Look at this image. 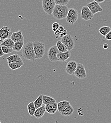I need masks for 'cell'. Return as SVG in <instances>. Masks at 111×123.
Wrapping results in <instances>:
<instances>
[{"label":"cell","mask_w":111,"mask_h":123,"mask_svg":"<svg viewBox=\"0 0 111 123\" xmlns=\"http://www.w3.org/2000/svg\"><path fill=\"white\" fill-rule=\"evenodd\" d=\"M22 55L27 60L35 61L37 59L32 42L29 41L24 46L22 50Z\"/></svg>","instance_id":"obj_1"},{"label":"cell","mask_w":111,"mask_h":123,"mask_svg":"<svg viewBox=\"0 0 111 123\" xmlns=\"http://www.w3.org/2000/svg\"><path fill=\"white\" fill-rule=\"evenodd\" d=\"M69 10V9L66 5L56 4L52 12V15L57 19H63L66 18Z\"/></svg>","instance_id":"obj_2"},{"label":"cell","mask_w":111,"mask_h":123,"mask_svg":"<svg viewBox=\"0 0 111 123\" xmlns=\"http://www.w3.org/2000/svg\"><path fill=\"white\" fill-rule=\"evenodd\" d=\"M33 45L37 59L42 58L46 51L45 44L40 41H35L33 42Z\"/></svg>","instance_id":"obj_3"},{"label":"cell","mask_w":111,"mask_h":123,"mask_svg":"<svg viewBox=\"0 0 111 123\" xmlns=\"http://www.w3.org/2000/svg\"><path fill=\"white\" fill-rule=\"evenodd\" d=\"M56 3L54 0H42V7L45 12L49 15L52 14Z\"/></svg>","instance_id":"obj_4"},{"label":"cell","mask_w":111,"mask_h":123,"mask_svg":"<svg viewBox=\"0 0 111 123\" xmlns=\"http://www.w3.org/2000/svg\"><path fill=\"white\" fill-rule=\"evenodd\" d=\"M78 18V11L74 8L69 9L68 14L66 18V22L69 24H75Z\"/></svg>","instance_id":"obj_5"},{"label":"cell","mask_w":111,"mask_h":123,"mask_svg":"<svg viewBox=\"0 0 111 123\" xmlns=\"http://www.w3.org/2000/svg\"><path fill=\"white\" fill-rule=\"evenodd\" d=\"M61 41L68 51H70L75 47L74 40L73 37L70 35H67L64 36L62 38Z\"/></svg>","instance_id":"obj_6"},{"label":"cell","mask_w":111,"mask_h":123,"mask_svg":"<svg viewBox=\"0 0 111 123\" xmlns=\"http://www.w3.org/2000/svg\"><path fill=\"white\" fill-rule=\"evenodd\" d=\"M59 52L57 45L51 46L48 50V57L51 62H57L59 61L57 55Z\"/></svg>","instance_id":"obj_7"},{"label":"cell","mask_w":111,"mask_h":123,"mask_svg":"<svg viewBox=\"0 0 111 123\" xmlns=\"http://www.w3.org/2000/svg\"><path fill=\"white\" fill-rule=\"evenodd\" d=\"M94 14L87 6H83L81 10V18L85 21H88L93 18Z\"/></svg>","instance_id":"obj_8"},{"label":"cell","mask_w":111,"mask_h":123,"mask_svg":"<svg viewBox=\"0 0 111 123\" xmlns=\"http://www.w3.org/2000/svg\"><path fill=\"white\" fill-rule=\"evenodd\" d=\"M76 77L79 79H85L87 76L86 72L83 64L78 63L77 68L74 73Z\"/></svg>","instance_id":"obj_9"},{"label":"cell","mask_w":111,"mask_h":123,"mask_svg":"<svg viewBox=\"0 0 111 123\" xmlns=\"http://www.w3.org/2000/svg\"><path fill=\"white\" fill-rule=\"evenodd\" d=\"M92 12L95 14L96 13L103 12L104 11L103 9L101 7L99 3H97L95 1L88 3L86 5Z\"/></svg>","instance_id":"obj_10"},{"label":"cell","mask_w":111,"mask_h":123,"mask_svg":"<svg viewBox=\"0 0 111 123\" xmlns=\"http://www.w3.org/2000/svg\"><path fill=\"white\" fill-rule=\"evenodd\" d=\"M78 63L75 61H70L69 62L65 68V72L69 75L74 74V73L77 68Z\"/></svg>","instance_id":"obj_11"},{"label":"cell","mask_w":111,"mask_h":123,"mask_svg":"<svg viewBox=\"0 0 111 123\" xmlns=\"http://www.w3.org/2000/svg\"><path fill=\"white\" fill-rule=\"evenodd\" d=\"M11 34V31L10 28L7 26H4L0 29V37L1 38V42L3 40L9 38Z\"/></svg>","instance_id":"obj_12"},{"label":"cell","mask_w":111,"mask_h":123,"mask_svg":"<svg viewBox=\"0 0 111 123\" xmlns=\"http://www.w3.org/2000/svg\"><path fill=\"white\" fill-rule=\"evenodd\" d=\"M46 112L49 114H55L58 111V103L56 102H52L45 105Z\"/></svg>","instance_id":"obj_13"},{"label":"cell","mask_w":111,"mask_h":123,"mask_svg":"<svg viewBox=\"0 0 111 123\" xmlns=\"http://www.w3.org/2000/svg\"><path fill=\"white\" fill-rule=\"evenodd\" d=\"M6 59L7 60L8 63L13 62H16L22 64V65H23L24 64V62L22 61L21 58L18 54L13 55L9 57H7L6 58Z\"/></svg>","instance_id":"obj_14"},{"label":"cell","mask_w":111,"mask_h":123,"mask_svg":"<svg viewBox=\"0 0 111 123\" xmlns=\"http://www.w3.org/2000/svg\"><path fill=\"white\" fill-rule=\"evenodd\" d=\"M10 38L15 43L18 41H24V37L21 31H18L15 32L11 34Z\"/></svg>","instance_id":"obj_15"},{"label":"cell","mask_w":111,"mask_h":123,"mask_svg":"<svg viewBox=\"0 0 111 123\" xmlns=\"http://www.w3.org/2000/svg\"><path fill=\"white\" fill-rule=\"evenodd\" d=\"M71 56V53L70 51H67L65 52H59L58 54L57 57L59 61L61 62H65L69 59Z\"/></svg>","instance_id":"obj_16"},{"label":"cell","mask_w":111,"mask_h":123,"mask_svg":"<svg viewBox=\"0 0 111 123\" xmlns=\"http://www.w3.org/2000/svg\"><path fill=\"white\" fill-rule=\"evenodd\" d=\"M46 112V110L45 109V106H42L41 107L36 109L34 116L36 118L39 119L43 117Z\"/></svg>","instance_id":"obj_17"},{"label":"cell","mask_w":111,"mask_h":123,"mask_svg":"<svg viewBox=\"0 0 111 123\" xmlns=\"http://www.w3.org/2000/svg\"><path fill=\"white\" fill-rule=\"evenodd\" d=\"M70 105V102L66 100H63L58 103V110L59 113L62 112L64 110Z\"/></svg>","instance_id":"obj_18"},{"label":"cell","mask_w":111,"mask_h":123,"mask_svg":"<svg viewBox=\"0 0 111 123\" xmlns=\"http://www.w3.org/2000/svg\"><path fill=\"white\" fill-rule=\"evenodd\" d=\"M74 111V109L72 107V106L70 105L68 107L65 108L62 112L60 113L61 115L65 116V117H68L69 116H71L73 114V112Z\"/></svg>","instance_id":"obj_19"},{"label":"cell","mask_w":111,"mask_h":123,"mask_svg":"<svg viewBox=\"0 0 111 123\" xmlns=\"http://www.w3.org/2000/svg\"><path fill=\"white\" fill-rule=\"evenodd\" d=\"M24 46V41H18L15 43L13 48V51H15L16 52H20L23 48Z\"/></svg>","instance_id":"obj_20"},{"label":"cell","mask_w":111,"mask_h":123,"mask_svg":"<svg viewBox=\"0 0 111 123\" xmlns=\"http://www.w3.org/2000/svg\"><path fill=\"white\" fill-rule=\"evenodd\" d=\"M42 97L43 95L40 94L37 99L34 101V104L35 106L36 109L41 107L42 106L43 103V100H42Z\"/></svg>","instance_id":"obj_21"},{"label":"cell","mask_w":111,"mask_h":123,"mask_svg":"<svg viewBox=\"0 0 111 123\" xmlns=\"http://www.w3.org/2000/svg\"><path fill=\"white\" fill-rule=\"evenodd\" d=\"M15 44V42L11 38H8L2 41V42L0 44L1 46H7L11 47H13Z\"/></svg>","instance_id":"obj_22"},{"label":"cell","mask_w":111,"mask_h":123,"mask_svg":"<svg viewBox=\"0 0 111 123\" xmlns=\"http://www.w3.org/2000/svg\"><path fill=\"white\" fill-rule=\"evenodd\" d=\"M42 100H43V103L45 105L52 102H56V100L52 97L48 96L47 95H43L42 97Z\"/></svg>","instance_id":"obj_23"},{"label":"cell","mask_w":111,"mask_h":123,"mask_svg":"<svg viewBox=\"0 0 111 123\" xmlns=\"http://www.w3.org/2000/svg\"><path fill=\"white\" fill-rule=\"evenodd\" d=\"M27 108L30 115L31 116H33L36 109L34 104V101H32L31 102H30L28 105Z\"/></svg>","instance_id":"obj_24"},{"label":"cell","mask_w":111,"mask_h":123,"mask_svg":"<svg viewBox=\"0 0 111 123\" xmlns=\"http://www.w3.org/2000/svg\"><path fill=\"white\" fill-rule=\"evenodd\" d=\"M111 31V28L109 26H104L100 28L99 30V33L103 36H105Z\"/></svg>","instance_id":"obj_25"},{"label":"cell","mask_w":111,"mask_h":123,"mask_svg":"<svg viewBox=\"0 0 111 123\" xmlns=\"http://www.w3.org/2000/svg\"><path fill=\"white\" fill-rule=\"evenodd\" d=\"M9 67L12 70H15L16 69H19L22 66H23L22 64L16 62H13L9 63H8Z\"/></svg>","instance_id":"obj_26"},{"label":"cell","mask_w":111,"mask_h":123,"mask_svg":"<svg viewBox=\"0 0 111 123\" xmlns=\"http://www.w3.org/2000/svg\"><path fill=\"white\" fill-rule=\"evenodd\" d=\"M56 45L57 46L58 49L59 50V52H66V51H67L66 48L64 46V45L62 43L61 41H60V40L58 41V42H57V45Z\"/></svg>","instance_id":"obj_27"},{"label":"cell","mask_w":111,"mask_h":123,"mask_svg":"<svg viewBox=\"0 0 111 123\" xmlns=\"http://www.w3.org/2000/svg\"><path fill=\"white\" fill-rule=\"evenodd\" d=\"M2 51L4 54H9L13 51V47L7 46H1Z\"/></svg>","instance_id":"obj_28"},{"label":"cell","mask_w":111,"mask_h":123,"mask_svg":"<svg viewBox=\"0 0 111 123\" xmlns=\"http://www.w3.org/2000/svg\"><path fill=\"white\" fill-rule=\"evenodd\" d=\"M56 4L61 5H66L70 0H54Z\"/></svg>","instance_id":"obj_29"},{"label":"cell","mask_w":111,"mask_h":123,"mask_svg":"<svg viewBox=\"0 0 111 123\" xmlns=\"http://www.w3.org/2000/svg\"><path fill=\"white\" fill-rule=\"evenodd\" d=\"M59 26H60V25L58 22H54V23H53V24L52 25V31L55 32V31L59 30Z\"/></svg>","instance_id":"obj_30"},{"label":"cell","mask_w":111,"mask_h":123,"mask_svg":"<svg viewBox=\"0 0 111 123\" xmlns=\"http://www.w3.org/2000/svg\"><path fill=\"white\" fill-rule=\"evenodd\" d=\"M105 37L107 40H111V31L105 36Z\"/></svg>","instance_id":"obj_31"},{"label":"cell","mask_w":111,"mask_h":123,"mask_svg":"<svg viewBox=\"0 0 111 123\" xmlns=\"http://www.w3.org/2000/svg\"><path fill=\"white\" fill-rule=\"evenodd\" d=\"M61 32L60 31H59V30H58V31H57L55 32V35L56 36V38H58V37L59 36V35L61 34Z\"/></svg>","instance_id":"obj_32"},{"label":"cell","mask_w":111,"mask_h":123,"mask_svg":"<svg viewBox=\"0 0 111 123\" xmlns=\"http://www.w3.org/2000/svg\"><path fill=\"white\" fill-rule=\"evenodd\" d=\"M4 55V54L2 51V48H1V44H0V57L3 56V55Z\"/></svg>","instance_id":"obj_33"},{"label":"cell","mask_w":111,"mask_h":123,"mask_svg":"<svg viewBox=\"0 0 111 123\" xmlns=\"http://www.w3.org/2000/svg\"><path fill=\"white\" fill-rule=\"evenodd\" d=\"M63 35H64V36H66L67 35H68V32H67V31H66V30H64L62 32H61Z\"/></svg>","instance_id":"obj_34"},{"label":"cell","mask_w":111,"mask_h":123,"mask_svg":"<svg viewBox=\"0 0 111 123\" xmlns=\"http://www.w3.org/2000/svg\"><path fill=\"white\" fill-rule=\"evenodd\" d=\"M64 30H65V29H64V27L63 26L60 25V26L59 27V31L61 32H62Z\"/></svg>","instance_id":"obj_35"},{"label":"cell","mask_w":111,"mask_h":123,"mask_svg":"<svg viewBox=\"0 0 111 123\" xmlns=\"http://www.w3.org/2000/svg\"><path fill=\"white\" fill-rule=\"evenodd\" d=\"M105 0H94V1H95L96 2H97L98 3H100L102 2H103L105 1Z\"/></svg>","instance_id":"obj_36"},{"label":"cell","mask_w":111,"mask_h":123,"mask_svg":"<svg viewBox=\"0 0 111 123\" xmlns=\"http://www.w3.org/2000/svg\"><path fill=\"white\" fill-rule=\"evenodd\" d=\"M108 47H109V46H108V45L107 44H104L103 45V48L104 49H107L108 48Z\"/></svg>","instance_id":"obj_37"},{"label":"cell","mask_w":111,"mask_h":123,"mask_svg":"<svg viewBox=\"0 0 111 123\" xmlns=\"http://www.w3.org/2000/svg\"><path fill=\"white\" fill-rule=\"evenodd\" d=\"M59 37H61V38H62V37H64V35H63V34L62 33H61V34H60V35H59Z\"/></svg>","instance_id":"obj_38"},{"label":"cell","mask_w":111,"mask_h":123,"mask_svg":"<svg viewBox=\"0 0 111 123\" xmlns=\"http://www.w3.org/2000/svg\"><path fill=\"white\" fill-rule=\"evenodd\" d=\"M1 38H0V44H1Z\"/></svg>","instance_id":"obj_39"},{"label":"cell","mask_w":111,"mask_h":123,"mask_svg":"<svg viewBox=\"0 0 111 123\" xmlns=\"http://www.w3.org/2000/svg\"><path fill=\"white\" fill-rule=\"evenodd\" d=\"M0 123H1V121H0Z\"/></svg>","instance_id":"obj_40"}]
</instances>
